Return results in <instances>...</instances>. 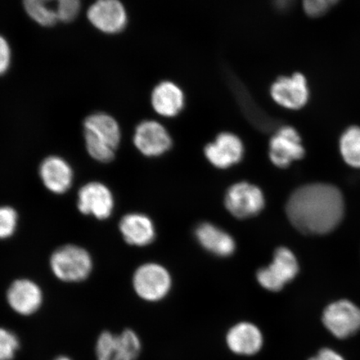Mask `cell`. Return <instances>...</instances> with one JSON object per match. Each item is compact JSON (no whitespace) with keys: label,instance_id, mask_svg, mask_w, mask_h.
Here are the masks:
<instances>
[{"label":"cell","instance_id":"cell-10","mask_svg":"<svg viewBox=\"0 0 360 360\" xmlns=\"http://www.w3.org/2000/svg\"><path fill=\"white\" fill-rule=\"evenodd\" d=\"M88 20L101 32L115 34L122 32L128 22V15L120 0H96L87 12Z\"/></svg>","mask_w":360,"mask_h":360},{"label":"cell","instance_id":"cell-22","mask_svg":"<svg viewBox=\"0 0 360 360\" xmlns=\"http://www.w3.org/2000/svg\"><path fill=\"white\" fill-rule=\"evenodd\" d=\"M340 150L345 163L360 168V127L351 126L342 134Z\"/></svg>","mask_w":360,"mask_h":360},{"label":"cell","instance_id":"cell-20","mask_svg":"<svg viewBox=\"0 0 360 360\" xmlns=\"http://www.w3.org/2000/svg\"><path fill=\"white\" fill-rule=\"evenodd\" d=\"M151 102L158 114L171 118L182 110L184 105V93L178 85L164 81L155 88Z\"/></svg>","mask_w":360,"mask_h":360},{"label":"cell","instance_id":"cell-19","mask_svg":"<svg viewBox=\"0 0 360 360\" xmlns=\"http://www.w3.org/2000/svg\"><path fill=\"white\" fill-rule=\"evenodd\" d=\"M120 231L128 244L146 246L155 240L154 224L148 216L142 214H129L120 223Z\"/></svg>","mask_w":360,"mask_h":360},{"label":"cell","instance_id":"cell-29","mask_svg":"<svg viewBox=\"0 0 360 360\" xmlns=\"http://www.w3.org/2000/svg\"><path fill=\"white\" fill-rule=\"evenodd\" d=\"M56 360H71L70 358L65 357V356H61L57 358Z\"/></svg>","mask_w":360,"mask_h":360},{"label":"cell","instance_id":"cell-23","mask_svg":"<svg viewBox=\"0 0 360 360\" xmlns=\"http://www.w3.org/2000/svg\"><path fill=\"white\" fill-rule=\"evenodd\" d=\"M20 342L17 336L6 328L0 327V360H12L15 358Z\"/></svg>","mask_w":360,"mask_h":360},{"label":"cell","instance_id":"cell-26","mask_svg":"<svg viewBox=\"0 0 360 360\" xmlns=\"http://www.w3.org/2000/svg\"><path fill=\"white\" fill-rule=\"evenodd\" d=\"M12 52L7 40L0 35V76L6 73L10 69Z\"/></svg>","mask_w":360,"mask_h":360},{"label":"cell","instance_id":"cell-15","mask_svg":"<svg viewBox=\"0 0 360 360\" xmlns=\"http://www.w3.org/2000/svg\"><path fill=\"white\" fill-rule=\"evenodd\" d=\"M227 347L238 356L251 357L260 352L264 346V335L254 323L243 321L236 323L225 337Z\"/></svg>","mask_w":360,"mask_h":360},{"label":"cell","instance_id":"cell-9","mask_svg":"<svg viewBox=\"0 0 360 360\" xmlns=\"http://www.w3.org/2000/svg\"><path fill=\"white\" fill-rule=\"evenodd\" d=\"M224 202L229 213L238 219H246L263 210L264 196L257 186L241 182L229 188Z\"/></svg>","mask_w":360,"mask_h":360},{"label":"cell","instance_id":"cell-7","mask_svg":"<svg viewBox=\"0 0 360 360\" xmlns=\"http://www.w3.org/2000/svg\"><path fill=\"white\" fill-rule=\"evenodd\" d=\"M133 285L139 298L148 302H156L169 294L171 278L167 270L161 265L146 264L135 271Z\"/></svg>","mask_w":360,"mask_h":360},{"label":"cell","instance_id":"cell-8","mask_svg":"<svg viewBox=\"0 0 360 360\" xmlns=\"http://www.w3.org/2000/svg\"><path fill=\"white\" fill-rule=\"evenodd\" d=\"M323 326L338 339H346L360 330V309L349 300L328 305L323 313Z\"/></svg>","mask_w":360,"mask_h":360},{"label":"cell","instance_id":"cell-11","mask_svg":"<svg viewBox=\"0 0 360 360\" xmlns=\"http://www.w3.org/2000/svg\"><path fill=\"white\" fill-rule=\"evenodd\" d=\"M309 94L308 81L300 73L278 78L270 89L273 100L291 110L302 109L307 105Z\"/></svg>","mask_w":360,"mask_h":360},{"label":"cell","instance_id":"cell-12","mask_svg":"<svg viewBox=\"0 0 360 360\" xmlns=\"http://www.w3.org/2000/svg\"><path fill=\"white\" fill-rule=\"evenodd\" d=\"M304 154L300 134L290 126H283L270 139L269 158L277 167H289L292 162L302 159Z\"/></svg>","mask_w":360,"mask_h":360},{"label":"cell","instance_id":"cell-27","mask_svg":"<svg viewBox=\"0 0 360 360\" xmlns=\"http://www.w3.org/2000/svg\"><path fill=\"white\" fill-rule=\"evenodd\" d=\"M309 360H345L340 354L335 352L331 349H322L319 350L316 355L310 358Z\"/></svg>","mask_w":360,"mask_h":360},{"label":"cell","instance_id":"cell-13","mask_svg":"<svg viewBox=\"0 0 360 360\" xmlns=\"http://www.w3.org/2000/svg\"><path fill=\"white\" fill-rule=\"evenodd\" d=\"M77 206L83 214L92 215L100 220L106 219L114 210V196L105 184L90 182L80 188Z\"/></svg>","mask_w":360,"mask_h":360},{"label":"cell","instance_id":"cell-18","mask_svg":"<svg viewBox=\"0 0 360 360\" xmlns=\"http://www.w3.org/2000/svg\"><path fill=\"white\" fill-rule=\"evenodd\" d=\"M39 176L49 191L62 195L70 190L74 173L66 160L58 156H49L40 165Z\"/></svg>","mask_w":360,"mask_h":360},{"label":"cell","instance_id":"cell-2","mask_svg":"<svg viewBox=\"0 0 360 360\" xmlns=\"http://www.w3.org/2000/svg\"><path fill=\"white\" fill-rule=\"evenodd\" d=\"M84 136L89 155L101 163L114 160L121 141V130L114 117L106 112L90 115L84 121Z\"/></svg>","mask_w":360,"mask_h":360},{"label":"cell","instance_id":"cell-4","mask_svg":"<svg viewBox=\"0 0 360 360\" xmlns=\"http://www.w3.org/2000/svg\"><path fill=\"white\" fill-rule=\"evenodd\" d=\"M31 20L44 27L73 21L79 15L80 0H22Z\"/></svg>","mask_w":360,"mask_h":360},{"label":"cell","instance_id":"cell-14","mask_svg":"<svg viewBox=\"0 0 360 360\" xmlns=\"http://www.w3.org/2000/svg\"><path fill=\"white\" fill-rule=\"evenodd\" d=\"M134 143L148 157L160 156L172 146V139L163 125L155 120H145L135 129Z\"/></svg>","mask_w":360,"mask_h":360},{"label":"cell","instance_id":"cell-3","mask_svg":"<svg viewBox=\"0 0 360 360\" xmlns=\"http://www.w3.org/2000/svg\"><path fill=\"white\" fill-rule=\"evenodd\" d=\"M51 268L58 280L80 282L86 280L91 273L92 258L83 248L65 245L53 252L51 258Z\"/></svg>","mask_w":360,"mask_h":360},{"label":"cell","instance_id":"cell-5","mask_svg":"<svg viewBox=\"0 0 360 360\" xmlns=\"http://www.w3.org/2000/svg\"><path fill=\"white\" fill-rule=\"evenodd\" d=\"M141 349V340L132 330H125L120 335L105 331L96 342V358L97 360H136Z\"/></svg>","mask_w":360,"mask_h":360},{"label":"cell","instance_id":"cell-16","mask_svg":"<svg viewBox=\"0 0 360 360\" xmlns=\"http://www.w3.org/2000/svg\"><path fill=\"white\" fill-rule=\"evenodd\" d=\"M205 154L215 167L227 169L242 160L244 146L236 134L222 133L218 135L213 143L205 147Z\"/></svg>","mask_w":360,"mask_h":360},{"label":"cell","instance_id":"cell-21","mask_svg":"<svg viewBox=\"0 0 360 360\" xmlns=\"http://www.w3.org/2000/svg\"><path fill=\"white\" fill-rule=\"evenodd\" d=\"M195 236L200 244L210 253L227 257L235 252L236 242L232 236L212 224H200Z\"/></svg>","mask_w":360,"mask_h":360},{"label":"cell","instance_id":"cell-6","mask_svg":"<svg viewBox=\"0 0 360 360\" xmlns=\"http://www.w3.org/2000/svg\"><path fill=\"white\" fill-rule=\"evenodd\" d=\"M298 273L299 264L295 255L287 248L281 247L274 253L273 262L259 270L257 281L264 289L278 292L294 280Z\"/></svg>","mask_w":360,"mask_h":360},{"label":"cell","instance_id":"cell-24","mask_svg":"<svg viewBox=\"0 0 360 360\" xmlns=\"http://www.w3.org/2000/svg\"><path fill=\"white\" fill-rule=\"evenodd\" d=\"M18 224V214L10 206L0 207V240L10 238L15 233Z\"/></svg>","mask_w":360,"mask_h":360},{"label":"cell","instance_id":"cell-25","mask_svg":"<svg viewBox=\"0 0 360 360\" xmlns=\"http://www.w3.org/2000/svg\"><path fill=\"white\" fill-rule=\"evenodd\" d=\"M340 0H302L306 15L317 18L326 15Z\"/></svg>","mask_w":360,"mask_h":360},{"label":"cell","instance_id":"cell-28","mask_svg":"<svg viewBox=\"0 0 360 360\" xmlns=\"http://www.w3.org/2000/svg\"><path fill=\"white\" fill-rule=\"evenodd\" d=\"M294 1L295 0H274L276 6L282 11H285L288 8L291 7Z\"/></svg>","mask_w":360,"mask_h":360},{"label":"cell","instance_id":"cell-1","mask_svg":"<svg viewBox=\"0 0 360 360\" xmlns=\"http://www.w3.org/2000/svg\"><path fill=\"white\" fill-rule=\"evenodd\" d=\"M288 218L305 235H326L338 226L345 213L343 195L328 184H310L292 193L286 206Z\"/></svg>","mask_w":360,"mask_h":360},{"label":"cell","instance_id":"cell-17","mask_svg":"<svg viewBox=\"0 0 360 360\" xmlns=\"http://www.w3.org/2000/svg\"><path fill=\"white\" fill-rule=\"evenodd\" d=\"M7 301L13 311L28 316L41 307L43 292L37 283L22 278L13 282L8 288Z\"/></svg>","mask_w":360,"mask_h":360}]
</instances>
